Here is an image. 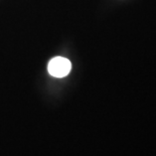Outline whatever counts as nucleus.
I'll use <instances>...</instances> for the list:
<instances>
[{
  "label": "nucleus",
  "mask_w": 156,
  "mask_h": 156,
  "mask_svg": "<svg viewBox=\"0 0 156 156\" xmlns=\"http://www.w3.org/2000/svg\"><path fill=\"white\" fill-rule=\"evenodd\" d=\"M72 64L68 58L62 56H56L51 59L48 66L49 75L55 78H64L71 72Z\"/></svg>",
  "instance_id": "nucleus-1"
}]
</instances>
